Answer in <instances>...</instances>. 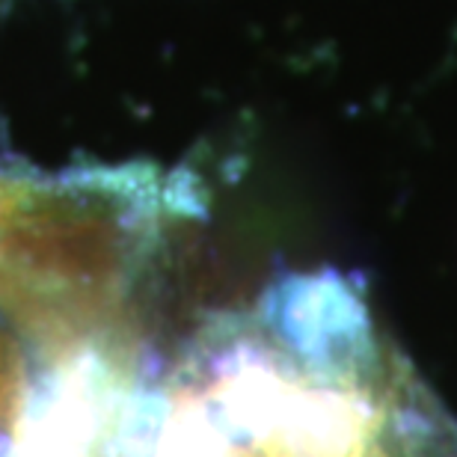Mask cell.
<instances>
[{
    "label": "cell",
    "instance_id": "cell-1",
    "mask_svg": "<svg viewBox=\"0 0 457 457\" xmlns=\"http://www.w3.org/2000/svg\"><path fill=\"white\" fill-rule=\"evenodd\" d=\"M199 190L149 163L57 176L0 172V309L39 356L116 342V321L161 241Z\"/></svg>",
    "mask_w": 457,
    "mask_h": 457
},
{
    "label": "cell",
    "instance_id": "cell-2",
    "mask_svg": "<svg viewBox=\"0 0 457 457\" xmlns=\"http://www.w3.org/2000/svg\"><path fill=\"white\" fill-rule=\"evenodd\" d=\"M253 321L306 380L371 395L380 347L353 277L336 268L279 273Z\"/></svg>",
    "mask_w": 457,
    "mask_h": 457
},
{
    "label": "cell",
    "instance_id": "cell-3",
    "mask_svg": "<svg viewBox=\"0 0 457 457\" xmlns=\"http://www.w3.org/2000/svg\"><path fill=\"white\" fill-rule=\"evenodd\" d=\"M125 386L116 345L87 342L42 356L24 374L6 457H96Z\"/></svg>",
    "mask_w": 457,
    "mask_h": 457
},
{
    "label": "cell",
    "instance_id": "cell-4",
    "mask_svg": "<svg viewBox=\"0 0 457 457\" xmlns=\"http://www.w3.org/2000/svg\"><path fill=\"white\" fill-rule=\"evenodd\" d=\"M21 386H24V365L15 356V347L0 336V457H6L9 445H12L18 404H21Z\"/></svg>",
    "mask_w": 457,
    "mask_h": 457
}]
</instances>
